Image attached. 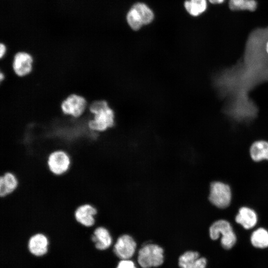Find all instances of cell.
<instances>
[{
  "label": "cell",
  "mask_w": 268,
  "mask_h": 268,
  "mask_svg": "<svg viewBox=\"0 0 268 268\" xmlns=\"http://www.w3.org/2000/svg\"><path fill=\"white\" fill-rule=\"evenodd\" d=\"M137 261L142 268L158 267L164 262V250L157 244L147 243L139 249Z\"/></svg>",
  "instance_id": "obj_1"
},
{
  "label": "cell",
  "mask_w": 268,
  "mask_h": 268,
  "mask_svg": "<svg viewBox=\"0 0 268 268\" xmlns=\"http://www.w3.org/2000/svg\"><path fill=\"white\" fill-rule=\"evenodd\" d=\"M221 238L222 247L226 249H231L235 244L237 238L230 223L225 220H219L213 222L209 228V235L213 240Z\"/></svg>",
  "instance_id": "obj_2"
},
{
  "label": "cell",
  "mask_w": 268,
  "mask_h": 268,
  "mask_svg": "<svg viewBox=\"0 0 268 268\" xmlns=\"http://www.w3.org/2000/svg\"><path fill=\"white\" fill-rule=\"evenodd\" d=\"M93 114V119L88 122V127L90 129L98 132H103L113 126L115 123V115L109 104Z\"/></svg>",
  "instance_id": "obj_3"
},
{
  "label": "cell",
  "mask_w": 268,
  "mask_h": 268,
  "mask_svg": "<svg viewBox=\"0 0 268 268\" xmlns=\"http://www.w3.org/2000/svg\"><path fill=\"white\" fill-rule=\"evenodd\" d=\"M231 199V191L228 185L220 182L211 183L208 199L212 204L218 208H226L229 205Z\"/></svg>",
  "instance_id": "obj_4"
},
{
  "label": "cell",
  "mask_w": 268,
  "mask_h": 268,
  "mask_svg": "<svg viewBox=\"0 0 268 268\" xmlns=\"http://www.w3.org/2000/svg\"><path fill=\"white\" fill-rule=\"evenodd\" d=\"M136 247V242L133 236L129 234H123L116 240L113 251L121 260L130 259L134 254Z\"/></svg>",
  "instance_id": "obj_5"
},
{
  "label": "cell",
  "mask_w": 268,
  "mask_h": 268,
  "mask_svg": "<svg viewBox=\"0 0 268 268\" xmlns=\"http://www.w3.org/2000/svg\"><path fill=\"white\" fill-rule=\"evenodd\" d=\"M88 106V103L82 96L71 94L62 102L61 107L65 114L77 118L81 116Z\"/></svg>",
  "instance_id": "obj_6"
},
{
  "label": "cell",
  "mask_w": 268,
  "mask_h": 268,
  "mask_svg": "<svg viewBox=\"0 0 268 268\" xmlns=\"http://www.w3.org/2000/svg\"><path fill=\"white\" fill-rule=\"evenodd\" d=\"M70 165V159L67 153L59 150L49 155L48 165L50 170L54 174L60 175L66 173Z\"/></svg>",
  "instance_id": "obj_7"
},
{
  "label": "cell",
  "mask_w": 268,
  "mask_h": 268,
  "mask_svg": "<svg viewBox=\"0 0 268 268\" xmlns=\"http://www.w3.org/2000/svg\"><path fill=\"white\" fill-rule=\"evenodd\" d=\"M26 247L29 252L33 256L43 257L48 252L50 247L49 239L45 234L37 233L29 238Z\"/></svg>",
  "instance_id": "obj_8"
},
{
  "label": "cell",
  "mask_w": 268,
  "mask_h": 268,
  "mask_svg": "<svg viewBox=\"0 0 268 268\" xmlns=\"http://www.w3.org/2000/svg\"><path fill=\"white\" fill-rule=\"evenodd\" d=\"M90 239L94 248L99 251L108 249L113 243L111 232L103 226L96 227L91 234Z\"/></svg>",
  "instance_id": "obj_9"
},
{
  "label": "cell",
  "mask_w": 268,
  "mask_h": 268,
  "mask_svg": "<svg viewBox=\"0 0 268 268\" xmlns=\"http://www.w3.org/2000/svg\"><path fill=\"white\" fill-rule=\"evenodd\" d=\"M33 62L31 54L26 52H18L13 58V69L18 76H24L32 71Z\"/></svg>",
  "instance_id": "obj_10"
},
{
  "label": "cell",
  "mask_w": 268,
  "mask_h": 268,
  "mask_svg": "<svg viewBox=\"0 0 268 268\" xmlns=\"http://www.w3.org/2000/svg\"><path fill=\"white\" fill-rule=\"evenodd\" d=\"M207 260L200 257L199 252L187 251L180 256L178 265L180 268H206Z\"/></svg>",
  "instance_id": "obj_11"
},
{
  "label": "cell",
  "mask_w": 268,
  "mask_h": 268,
  "mask_svg": "<svg viewBox=\"0 0 268 268\" xmlns=\"http://www.w3.org/2000/svg\"><path fill=\"white\" fill-rule=\"evenodd\" d=\"M97 210L95 207L89 204H84L79 206L74 212V216L77 221L81 225L90 227L95 223V215Z\"/></svg>",
  "instance_id": "obj_12"
},
{
  "label": "cell",
  "mask_w": 268,
  "mask_h": 268,
  "mask_svg": "<svg viewBox=\"0 0 268 268\" xmlns=\"http://www.w3.org/2000/svg\"><path fill=\"white\" fill-rule=\"evenodd\" d=\"M17 186L18 180L13 173L7 172L0 176V197L11 194Z\"/></svg>",
  "instance_id": "obj_13"
},
{
  "label": "cell",
  "mask_w": 268,
  "mask_h": 268,
  "mask_svg": "<svg viewBox=\"0 0 268 268\" xmlns=\"http://www.w3.org/2000/svg\"><path fill=\"white\" fill-rule=\"evenodd\" d=\"M235 220L244 228L249 229L256 224L257 217L253 210L247 207H242L239 209Z\"/></svg>",
  "instance_id": "obj_14"
},
{
  "label": "cell",
  "mask_w": 268,
  "mask_h": 268,
  "mask_svg": "<svg viewBox=\"0 0 268 268\" xmlns=\"http://www.w3.org/2000/svg\"><path fill=\"white\" fill-rule=\"evenodd\" d=\"M207 0H187L184 2V7L187 11L192 16H199L207 9Z\"/></svg>",
  "instance_id": "obj_15"
},
{
  "label": "cell",
  "mask_w": 268,
  "mask_h": 268,
  "mask_svg": "<svg viewBox=\"0 0 268 268\" xmlns=\"http://www.w3.org/2000/svg\"><path fill=\"white\" fill-rule=\"evenodd\" d=\"M250 152L251 158L255 161L268 160V142L264 140L255 141L251 145Z\"/></svg>",
  "instance_id": "obj_16"
},
{
  "label": "cell",
  "mask_w": 268,
  "mask_h": 268,
  "mask_svg": "<svg viewBox=\"0 0 268 268\" xmlns=\"http://www.w3.org/2000/svg\"><path fill=\"white\" fill-rule=\"evenodd\" d=\"M229 9L232 11H255L258 7L256 0H227Z\"/></svg>",
  "instance_id": "obj_17"
},
{
  "label": "cell",
  "mask_w": 268,
  "mask_h": 268,
  "mask_svg": "<svg viewBox=\"0 0 268 268\" xmlns=\"http://www.w3.org/2000/svg\"><path fill=\"white\" fill-rule=\"evenodd\" d=\"M251 242L255 248L265 249L268 247V231L263 228L254 231L251 236Z\"/></svg>",
  "instance_id": "obj_18"
},
{
  "label": "cell",
  "mask_w": 268,
  "mask_h": 268,
  "mask_svg": "<svg viewBox=\"0 0 268 268\" xmlns=\"http://www.w3.org/2000/svg\"><path fill=\"white\" fill-rule=\"evenodd\" d=\"M133 6L138 12L143 25L150 23L154 19V13L152 10L145 3L137 2Z\"/></svg>",
  "instance_id": "obj_19"
},
{
  "label": "cell",
  "mask_w": 268,
  "mask_h": 268,
  "mask_svg": "<svg viewBox=\"0 0 268 268\" xmlns=\"http://www.w3.org/2000/svg\"><path fill=\"white\" fill-rule=\"evenodd\" d=\"M127 20L130 27L135 31L139 30L143 25L139 13L133 6L127 14Z\"/></svg>",
  "instance_id": "obj_20"
},
{
  "label": "cell",
  "mask_w": 268,
  "mask_h": 268,
  "mask_svg": "<svg viewBox=\"0 0 268 268\" xmlns=\"http://www.w3.org/2000/svg\"><path fill=\"white\" fill-rule=\"evenodd\" d=\"M116 268H137L134 262L130 259L121 260Z\"/></svg>",
  "instance_id": "obj_21"
},
{
  "label": "cell",
  "mask_w": 268,
  "mask_h": 268,
  "mask_svg": "<svg viewBox=\"0 0 268 268\" xmlns=\"http://www.w3.org/2000/svg\"><path fill=\"white\" fill-rule=\"evenodd\" d=\"M6 52V49L5 46L2 44H0V59L2 58Z\"/></svg>",
  "instance_id": "obj_22"
},
{
  "label": "cell",
  "mask_w": 268,
  "mask_h": 268,
  "mask_svg": "<svg viewBox=\"0 0 268 268\" xmlns=\"http://www.w3.org/2000/svg\"><path fill=\"white\" fill-rule=\"evenodd\" d=\"M209 3L212 4H221L225 2L227 0H207Z\"/></svg>",
  "instance_id": "obj_23"
},
{
  "label": "cell",
  "mask_w": 268,
  "mask_h": 268,
  "mask_svg": "<svg viewBox=\"0 0 268 268\" xmlns=\"http://www.w3.org/2000/svg\"><path fill=\"white\" fill-rule=\"evenodd\" d=\"M265 51L266 54L268 56V40L267 41L265 44Z\"/></svg>",
  "instance_id": "obj_24"
}]
</instances>
